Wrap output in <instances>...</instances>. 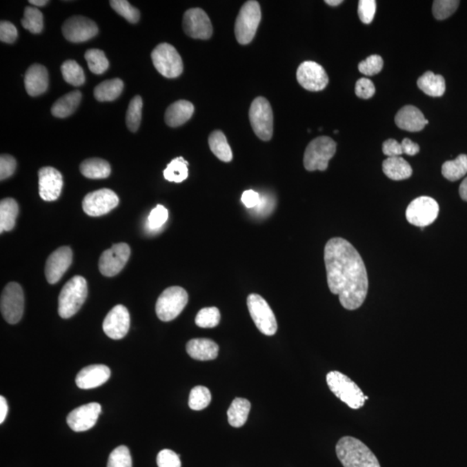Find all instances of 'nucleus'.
Segmentation results:
<instances>
[{
    "mask_svg": "<svg viewBox=\"0 0 467 467\" xmlns=\"http://www.w3.org/2000/svg\"><path fill=\"white\" fill-rule=\"evenodd\" d=\"M325 264L330 291L339 295L344 308L354 311L364 304L369 289L366 265L349 241L335 237L325 247Z\"/></svg>",
    "mask_w": 467,
    "mask_h": 467,
    "instance_id": "1",
    "label": "nucleus"
},
{
    "mask_svg": "<svg viewBox=\"0 0 467 467\" xmlns=\"http://www.w3.org/2000/svg\"><path fill=\"white\" fill-rule=\"evenodd\" d=\"M336 453L344 467H381L373 452L352 436H344L337 441Z\"/></svg>",
    "mask_w": 467,
    "mask_h": 467,
    "instance_id": "2",
    "label": "nucleus"
},
{
    "mask_svg": "<svg viewBox=\"0 0 467 467\" xmlns=\"http://www.w3.org/2000/svg\"><path fill=\"white\" fill-rule=\"evenodd\" d=\"M86 279L77 275L63 286L58 297V313L63 319H70L77 313L86 301Z\"/></svg>",
    "mask_w": 467,
    "mask_h": 467,
    "instance_id": "3",
    "label": "nucleus"
},
{
    "mask_svg": "<svg viewBox=\"0 0 467 467\" xmlns=\"http://www.w3.org/2000/svg\"><path fill=\"white\" fill-rule=\"evenodd\" d=\"M326 383L330 390L352 410H359L366 404V395L359 385L339 371H330Z\"/></svg>",
    "mask_w": 467,
    "mask_h": 467,
    "instance_id": "4",
    "label": "nucleus"
},
{
    "mask_svg": "<svg viewBox=\"0 0 467 467\" xmlns=\"http://www.w3.org/2000/svg\"><path fill=\"white\" fill-rule=\"evenodd\" d=\"M336 142L332 138L321 136L309 143L304 155V166L309 172L326 170L329 161L335 155Z\"/></svg>",
    "mask_w": 467,
    "mask_h": 467,
    "instance_id": "5",
    "label": "nucleus"
},
{
    "mask_svg": "<svg viewBox=\"0 0 467 467\" xmlns=\"http://www.w3.org/2000/svg\"><path fill=\"white\" fill-rule=\"evenodd\" d=\"M261 20V6L257 1H248L241 8L235 25L238 43L246 46L252 42Z\"/></svg>",
    "mask_w": 467,
    "mask_h": 467,
    "instance_id": "6",
    "label": "nucleus"
},
{
    "mask_svg": "<svg viewBox=\"0 0 467 467\" xmlns=\"http://www.w3.org/2000/svg\"><path fill=\"white\" fill-rule=\"evenodd\" d=\"M188 294L180 286H170L160 295L156 303V313L163 322L175 319L188 303Z\"/></svg>",
    "mask_w": 467,
    "mask_h": 467,
    "instance_id": "7",
    "label": "nucleus"
},
{
    "mask_svg": "<svg viewBox=\"0 0 467 467\" xmlns=\"http://www.w3.org/2000/svg\"><path fill=\"white\" fill-rule=\"evenodd\" d=\"M250 120L255 134L261 141H270L274 134V114L267 99L257 97L250 106Z\"/></svg>",
    "mask_w": 467,
    "mask_h": 467,
    "instance_id": "8",
    "label": "nucleus"
},
{
    "mask_svg": "<svg viewBox=\"0 0 467 467\" xmlns=\"http://www.w3.org/2000/svg\"><path fill=\"white\" fill-rule=\"evenodd\" d=\"M152 60L155 69L166 78L179 77L183 73L181 57L172 44L160 43L152 50Z\"/></svg>",
    "mask_w": 467,
    "mask_h": 467,
    "instance_id": "9",
    "label": "nucleus"
},
{
    "mask_svg": "<svg viewBox=\"0 0 467 467\" xmlns=\"http://www.w3.org/2000/svg\"><path fill=\"white\" fill-rule=\"evenodd\" d=\"M248 311L257 328L264 335L272 336L277 332L278 325L274 312L261 295L252 294L247 299Z\"/></svg>",
    "mask_w": 467,
    "mask_h": 467,
    "instance_id": "10",
    "label": "nucleus"
},
{
    "mask_svg": "<svg viewBox=\"0 0 467 467\" xmlns=\"http://www.w3.org/2000/svg\"><path fill=\"white\" fill-rule=\"evenodd\" d=\"M0 308L6 321L15 325L21 320L25 308V296L21 286L10 282L3 290Z\"/></svg>",
    "mask_w": 467,
    "mask_h": 467,
    "instance_id": "11",
    "label": "nucleus"
},
{
    "mask_svg": "<svg viewBox=\"0 0 467 467\" xmlns=\"http://www.w3.org/2000/svg\"><path fill=\"white\" fill-rule=\"evenodd\" d=\"M439 204L430 197H420L412 201L406 210V218L415 226L424 228L432 224L439 215Z\"/></svg>",
    "mask_w": 467,
    "mask_h": 467,
    "instance_id": "12",
    "label": "nucleus"
},
{
    "mask_svg": "<svg viewBox=\"0 0 467 467\" xmlns=\"http://www.w3.org/2000/svg\"><path fill=\"white\" fill-rule=\"evenodd\" d=\"M119 197L109 189L95 190L85 196L83 201L84 212L90 217H101L118 206Z\"/></svg>",
    "mask_w": 467,
    "mask_h": 467,
    "instance_id": "13",
    "label": "nucleus"
},
{
    "mask_svg": "<svg viewBox=\"0 0 467 467\" xmlns=\"http://www.w3.org/2000/svg\"><path fill=\"white\" fill-rule=\"evenodd\" d=\"M130 247L127 244H114L102 253L99 261V269L104 276L112 277L124 268L130 257Z\"/></svg>",
    "mask_w": 467,
    "mask_h": 467,
    "instance_id": "14",
    "label": "nucleus"
},
{
    "mask_svg": "<svg viewBox=\"0 0 467 467\" xmlns=\"http://www.w3.org/2000/svg\"><path fill=\"white\" fill-rule=\"evenodd\" d=\"M183 29L192 39H209L213 33L212 23L203 10L192 8L183 15Z\"/></svg>",
    "mask_w": 467,
    "mask_h": 467,
    "instance_id": "15",
    "label": "nucleus"
},
{
    "mask_svg": "<svg viewBox=\"0 0 467 467\" xmlns=\"http://www.w3.org/2000/svg\"><path fill=\"white\" fill-rule=\"evenodd\" d=\"M296 76L299 83L308 91H321L329 83V77L325 69L312 61L302 63L298 68Z\"/></svg>",
    "mask_w": 467,
    "mask_h": 467,
    "instance_id": "16",
    "label": "nucleus"
},
{
    "mask_svg": "<svg viewBox=\"0 0 467 467\" xmlns=\"http://www.w3.org/2000/svg\"><path fill=\"white\" fill-rule=\"evenodd\" d=\"M64 37L70 42L83 43L93 39L99 32L97 23L83 16L71 17L63 26Z\"/></svg>",
    "mask_w": 467,
    "mask_h": 467,
    "instance_id": "17",
    "label": "nucleus"
},
{
    "mask_svg": "<svg viewBox=\"0 0 467 467\" xmlns=\"http://www.w3.org/2000/svg\"><path fill=\"white\" fill-rule=\"evenodd\" d=\"M130 327V315L124 306L117 305L108 313L102 325L106 335L112 339H121Z\"/></svg>",
    "mask_w": 467,
    "mask_h": 467,
    "instance_id": "18",
    "label": "nucleus"
},
{
    "mask_svg": "<svg viewBox=\"0 0 467 467\" xmlns=\"http://www.w3.org/2000/svg\"><path fill=\"white\" fill-rule=\"evenodd\" d=\"M101 407L97 402L85 404L74 408L67 417V424L74 432L90 430L97 424Z\"/></svg>",
    "mask_w": 467,
    "mask_h": 467,
    "instance_id": "19",
    "label": "nucleus"
},
{
    "mask_svg": "<svg viewBox=\"0 0 467 467\" xmlns=\"http://www.w3.org/2000/svg\"><path fill=\"white\" fill-rule=\"evenodd\" d=\"M39 183L41 199L47 202L57 200L62 192V174L53 167H43L39 172Z\"/></svg>",
    "mask_w": 467,
    "mask_h": 467,
    "instance_id": "20",
    "label": "nucleus"
},
{
    "mask_svg": "<svg viewBox=\"0 0 467 467\" xmlns=\"http://www.w3.org/2000/svg\"><path fill=\"white\" fill-rule=\"evenodd\" d=\"M73 253L70 247H61L48 258L46 276L50 284H56L72 264Z\"/></svg>",
    "mask_w": 467,
    "mask_h": 467,
    "instance_id": "21",
    "label": "nucleus"
},
{
    "mask_svg": "<svg viewBox=\"0 0 467 467\" xmlns=\"http://www.w3.org/2000/svg\"><path fill=\"white\" fill-rule=\"evenodd\" d=\"M110 376L111 371L108 366L103 364H94L83 368L77 374L76 384L83 390H90L107 383Z\"/></svg>",
    "mask_w": 467,
    "mask_h": 467,
    "instance_id": "22",
    "label": "nucleus"
},
{
    "mask_svg": "<svg viewBox=\"0 0 467 467\" xmlns=\"http://www.w3.org/2000/svg\"><path fill=\"white\" fill-rule=\"evenodd\" d=\"M395 121L399 128L408 132L421 131L428 124L420 109L414 106L401 108L395 115Z\"/></svg>",
    "mask_w": 467,
    "mask_h": 467,
    "instance_id": "23",
    "label": "nucleus"
},
{
    "mask_svg": "<svg viewBox=\"0 0 467 467\" xmlns=\"http://www.w3.org/2000/svg\"><path fill=\"white\" fill-rule=\"evenodd\" d=\"M25 86L30 97L43 94L49 86V74L46 68L37 63L30 66L25 74Z\"/></svg>",
    "mask_w": 467,
    "mask_h": 467,
    "instance_id": "24",
    "label": "nucleus"
},
{
    "mask_svg": "<svg viewBox=\"0 0 467 467\" xmlns=\"http://www.w3.org/2000/svg\"><path fill=\"white\" fill-rule=\"evenodd\" d=\"M194 106L192 102L180 100L169 106L166 112L165 121L169 127H180L192 117Z\"/></svg>",
    "mask_w": 467,
    "mask_h": 467,
    "instance_id": "25",
    "label": "nucleus"
},
{
    "mask_svg": "<svg viewBox=\"0 0 467 467\" xmlns=\"http://www.w3.org/2000/svg\"><path fill=\"white\" fill-rule=\"evenodd\" d=\"M186 350L194 359L209 361L217 359L219 347L210 339H194L187 343Z\"/></svg>",
    "mask_w": 467,
    "mask_h": 467,
    "instance_id": "26",
    "label": "nucleus"
},
{
    "mask_svg": "<svg viewBox=\"0 0 467 467\" xmlns=\"http://www.w3.org/2000/svg\"><path fill=\"white\" fill-rule=\"evenodd\" d=\"M383 170L388 179L395 181L410 179L413 173L410 163L401 157H391L385 159Z\"/></svg>",
    "mask_w": 467,
    "mask_h": 467,
    "instance_id": "27",
    "label": "nucleus"
},
{
    "mask_svg": "<svg viewBox=\"0 0 467 467\" xmlns=\"http://www.w3.org/2000/svg\"><path fill=\"white\" fill-rule=\"evenodd\" d=\"M81 99L80 91L74 90L63 95L54 102L51 112L57 118H66L73 114L79 106Z\"/></svg>",
    "mask_w": 467,
    "mask_h": 467,
    "instance_id": "28",
    "label": "nucleus"
},
{
    "mask_svg": "<svg viewBox=\"0 0 467 467\" xmlns=\"http://www.w3.org/2000/svg\"><path fill=\"white\" fill-rule=\"evenodd\" d=\"M419 88L432 97H441L446 91V81L441 74L428 71L417 81Z\"/></svg>",
    "mask_w": 467,
    "mask_h": 467,
    "instance_id": "29",
    "label": "nucleus"
},
{
    "mask_svg": "<svg viewBox=\"0 0 467 467\" xmlns=\"http://www.w3.org/2000/svg\"><path fill=\"white\" fill-rule=\"evenodd\" d=\"M80 170L88 179H101L108 178L111 173V167L106 160L93 158L84 160L81 163Z\"/></svg>",
    "mask_w": 467,
    "mask_h": 467,
    "instance_id": "30",
    "label": "nucleus"
},
{
    "mask_svg": "<svg viewBox=\"0 0 467 467\" xmlns=\"http://www.w3.org/2000/svg\"><path fill=\"white\" fill-rule=\"evenodd\" d=\"M251 408L250 402L247 399L236 398L228 408V424L234 428H241L246 424Z\"/></svg>",
    "mask_w": 467,
    "mask_h": 467,
    "instance_id": "31",
    "label": "nucleus"
},
{
    "mask_svg": "<svg viewBox=\"0 0 467 467\" xmlns=\"http://www.w3.org/2000/svg\"><path fill=\"white\" fill-rule=\"evenodd\" d=\"M19 215V206L16 200L8 197L0 202V232L11 231L15 227Z\"/></svg>",
    "mask_w": 467,
    "mask_h": 467,
    "instance_id": "32",
    "label": "nucleus"
},
{
    "mask_svg": "<svg viewBox=\"0 0 467 467\" xmlns=\"http://www.w3.org/2000/svg\"><path fill=\"white\" fill-rule=\"evenodd\" d=\"M123 88V81L119 78L107 80L95 88L94 95L99 101H112L120 97Z\"/></svg>",
    "mask_w": 467,
    "mask_h": 467,
    "instance_id": "33",
    "label": "nucleus"
},
{
    "mask_svg": "<svg viewBox=\"0 0 467 467\" xmlns=\"http://www.w3.org/2000/svg\"><path fill=\"white\" fill-rule=\"evenodd\" d=\"M209 145L211 152L217 159L223 162H230L233 159V153H232L230 145H228L226 136L223 132L214 131L211 132L209 137Z\"/></svg>",
    "mask_w": 467,
    "mask_h": 467,
    "instance_id": "34",
    "label": "nucleus"
},
{
    "mask_svg": "<svg viewBox=\"0 0 467 467\" xmlns=\"http://www.w3.org/2000/svg\"><path fill=\"white\" fill-rule=\"evenodd\" d=\"M441 173L449 181L455 182L467 173V155H460L455 160L443 163Z\"/></svg>",
    "mask_w": 467,
    "mask_h": 467,
    "instance_id": "35",
    "label": "nucleus"
},
{
    "mask_svg": "<svg viewBox=\"0 0 467 467\" xmlns=\"http://www.w3.org/2000/svg\"><path fill=\"white\" fill-rule=\"evenodd\" d=\"M188 162L183 157L173 159L163 170V177L167 181L181 183L188 178Z\"/></svg>",
    "mask_w": 467,
    "mask_h": 467,
    "instance_id": "36",
    "label": "nucleus"
},
{
    "mask_svg": "<svg viewBox=\"0 0 467 467\" xmlns=\"http://www.w3.org/2000/svg\"><path fill=\"white\" fill-rule=\"evenodd\" d=\"M63 79L66 83L79 87L85 83V74L79 64L76 61L68 60L61 66Z\"/></svg>",
    "mask_w": 467,
    "mask_h": 467,
    "instance_id": "37",
    "label": "nucleus"
},
{
    "mask_svg": "<svg viewBox=\"0 0 467 467\" xmlns=\"http://www.w3.org/2000/svg\"><path fill=\"white\" fill-rule=\"evenodd\" d=\"M85 59H86L88 68L91 72L97 74H103L108 70L109 62L106 57L103 51L97 49H91L85 53Z\"/></svg>",
    "mask_w": 467,
    "mask_h": 467,
    "instance_id": "38",
    "label": "nucleus"
},
{
    "mask_svg": "<svg viewBox=\"0 0 467 467\" xmlns=\"http://www.w3.org/2000/svg\"><path fill=\"white\" fill-rule=\"evenodd\" d=\"M142 108L143 101L139 95L132 99L126 115V122L129 130L132 132L138 130L141 122Z\"/></svg>",
    "mask_w": 467,
    "mask_h": 467,
    "instance_id": "39",
    "label": "nucleus"
},
{
    "mask_svg": "<svg viewBox=\"0 0 467 467\" xmlns=\"http://www.w3.org/2000/svg\"><path fill=\"white\" fill-rule=\"evenodd\" d=\"M23 28L28 30L30 32L37 34L42 32L43 29V16L39 9L26 8L23 18L21 20Z\"/></svg>",
    "mask_w": 467,
    "mask_h": 467,
    "instance_id": "40",
    "label": "nucleus"
},
{
    "mask_svg": "<svg viewBox=\"0 0 467 467\" xmlns=\"http://www.w3.org/2000/svg\"><path fill=\"white\" fill-rule=\"evenodd\" d=\"M211 394L209 388L203 386L194 387L190 391L189 407L192 410H203L210 405Z\"/></svg>",
    "mask_w": 467,
    "mask_h": 467,
    "instance_id": "41",
    "label": "nucleus"
},
{
    "mask_svg": "<svg viewBox=\"0 0 467 467\" xmlns=\"http://www.w3.org/2000/svg\"><path fill=\"white\" fill-rule=\"evenodd\" d=\"M221 315L217 308H206L201 309L196 317L195 322L201 328H213L219 325Z\"/></svg>",
    "mask_w": 467,
    "mask_h": 467,
    "instance_id": "42",
    "label": "nucleus"
},
{
    "mask_svg": "<svg viewBox=\"0 0 467 467\" xmlns=\"http://www.w3.org/2000/svg\"><path fill=\"white\" fill-rule=\"evenodd\" d=\"M110 6L118 14L123 17L129 23H136L141 18L139 10L132 6L130 3L126 0H112Z\"/></svg>",
    "mask_w": 467,
    "mask_h": 467,
    "instance_id": "43",
    "label": "nucleus"
},
{
    "mask_svg": "<svg viewBox=\"0 0 467 467\" xmlns=\"http://www.w3.org/2000/svg\"><path fill=\"white\" fill-rule=\"evenodd\" d=\"M456 0H436L433 4V14L438 20H444L452 16L459 6Z\"/></svg>",
    "mask_w": 467,
    "mask_h": 467,
    "instance_id": "44",
    "label": "nucleus"
},
{
    "mask_svg": "<svg viewBox=\"0 0 467 467\" xmlns=\"http://www.w3.org/2000/svg\"><path fill=\"white\" fill-rule=\"evenodd\" d=\"M107 467H132V457L127 446H120L112 450Z\"/></svg>",
    "mask_w": 467,
    "mask_h": 467,
    "instance_id": "45",
    "label": "nucleus"
},
{
    "mask_svg": "<svg viewBox=\"0 0 467 467\" xmlns=\"http://www.w3.org/2000/svg\"><path fill=\"white\" fill-rule=\"evenodd\" d=\"M383 58L378 56V54H372V56L367 57L366 60L359 64L360 72L368 77H372L375 74L380 73V71L383 70Z\"/></svg>",
    "mask_w": 467,
    "mask_h": 467,
    "instance_id": "46",
    "label": "nucleus"
},
{
    "mask_svg": "<svg viewBox=\"0 0 467 467\" xmlns=\"http://www.w3.org/2000/svg\"><path fill=\"white\" fill-rule=\"evenodd\" d=\"M169 213L166 207L163 206H157L150 213L148 223L149 228L156 230L161 228L168 219Z\"/></svg>",
    "mask_w": 467,
    "mask_h": 467,
    "instance_id": "47",
    "label": "nucleus"
},
{
    "mask_svg": "<svg viewBox=\"0 0 467 467\" xmlns=\"http://www.w3.org/2000/svg\"><path fill=\"white\" fill-rule=\"evenodd\" d=\"M377 10L375 0H360L359 3V16L361 21L369 25L373 21Z\"/></svg>",
    "mask_w": 467,
    "mask_h": 467,
    "instance_id": "48",
    "label": "nucleus"
},
{
    "mask_svg": "<svg viewBox=\"0 0 467 467\" xmlns=\"http://www.w3.org/2000/svg\"><path fill=\"white\" fill-rule=\"evenodd\" d=\"M179 456L170 449H163L157 457L159 467H181Z\"/></svg>",
    "mask_w": 467,
    "mask_h": 467,
    "instance_id": "49",
    "label": "nucleus"
},
{
    "mask_svg": "<svg viewBox=\"0 0 467 467\" xmlns=\"http://www.w3.org/2000/svg\"><path fill=\"white\" fill-rule=\"evenodd\" d=\"M17 167L16 159L12 156L3 155L0 157V179L5 180L12 176Z\"/></svg>",
    "mask_w": 467,
    "mask_h": 467,
    "instance_id": "50",
    "label": "nucleus"
},
{
    "mask_svg": "<svg viewBox=\"0 0 467 467\" xmlns=\"http://www.w3.org/2000/svg\"><path fill=\"white\" fill-rule=\"evenodd\" d=\"M355 92L357 97L368 100V99L373 97L376 88H375V85L371 80L367 79V78H361L357 81Z\"/></svg>",
    "mask_w": 467,
    "mask_h": 467,
    "instance_id": "51",
    "label": "nucleus"
},
{
    "mask_svg": "<svg viewBox=\"0 0 467 467\" xmlns=\"http://www.w3.org/2000/svg\"><path fill=\"white\" fill-rule=\"evenodd\" d=\"M18 37V30L13 23L8 21H1L0 23V40L3 43H13Z\"/></svg>",
    "mask_w": 467,
    "mask_h": 467,
    "instance_id": "52",
    "label": "nucleus"
},
{
    "mask_svg": "<svg viewBox=\"0 0 467 467\" xmlns=\"http://www.w3.org/2000/svg\"><path fill=\"white\" fill-rule=\"evenodd\" d=\"M383 152L388 158H391V157H401V155H404L401 143L393 139L384 141L383 144Z\"/></svg>",
    "mask_w": 467,
    "mask_h": 467,
    "instance_id": "53",
    "label": "nucleus"
},
{
    "mask_svg": "<svg viewBox=\"0 0 467 467\" xmlns=\"http://www.w3.org/2000/svg\"><path fill=\"white\" fill-rule=\"evenodd\" d=\"M261 195L253 190H245L241 196V202L248 209H254L260 203Z\"/></svg>",
    "mask_w": 467,
    "mask_h": 467,
    "instance_id": "54",
    "label": "nucleus"
},
{
    "mask_svg": "<svg viewBox=\"0 0 467 467\" xmlns=\"http://www.w3.org/2000/svg\"><path fill=\"white\" fill-rule=\"evenodd\" d=\"M402 152L408 156L417 155L420 152V146L410 139L405 138L401 143Z\"/></svg>",
    "mask_w": 467,
    "mask_h": 467,
    "instance_id": "55",
    "label": "nucleus"
},
{
    "mask_svg": "<svg viewBox=\"0 0 467 467\" xmlns=\"http://www.w3.org/2000/svg\"><path fill=\"white\" fill-rule=\"evenodd\" d=\"M255 208L257 211H270L274 208V197L269 195H261L260 203Z\"/></svg>",
    "mask_w": 467,
    "mask_h": 467,
    "instance_id": "56",
    "label": "nucleus"
},
{
    "mask_svg": "<svg viewBox=\"0 0 467 467\" xmlns=\"http://www.w3.org/2000/svg\"><path fill=\"white\" fill-rule=\"evenodd\" d=\"M9 407L6 399L1 395L0 397V424H4L6 417H8Z\"/></svg>",
    "mask_w": 467,
    "mask_h": 467,
    "instance_id": "57",
    "label": "nucleus"
},
{
    "mask_svg": "<svg viewBox=\"0 0 467 467\" xmlns=\"http://www.w3.org/2000/svg\"><path fill=\"white\" fill-rule=\"evenodd\" d=\"M459 195L464 201L467 202V178L463 180L459 186Z\"/></svg>",
    "mask_w": 467,
    "mask_h": 467,
    "instance_id": "58",
    "label": "nucleus"
},
{
    "mask_svg": "<svg viewBox=\"0 0 467 467\" xmlns=\"http://www.w3.org/2000/svg\"><path fill=\"white\" fill-rule=\"evenodd\" d=\"M30 4L35 6H44L49 3L47 0H30Z\"/></svg>",
    "mask_w": 467,
    "mask_h": 467,
    "instance_id": "59",
    "label": "nucleus"
},
{
    "mask_svg": "<svg viewBox=\"0 0 467 467\" xmlns=\"http://www.w3.org/2000/svg\"><path fill=\"white\" fill-rule=\"evenodd\" d=\"M325 2L330 6H337L343 3L342 0H326Z\"/></svg>",
    "mask_w": 467,
    "mask_h": 467,
    "instance_id": "60",
    "label": "nucleus"
},
{
    "mask_svg": "<svg viewBox=\"0 0 467 467\" xmlns=\"http://www.w3.org/2000/svg\"><path fill=\"white\" fill-rule=\"evenodd\" d=\"M368 399H369V397H368L367 395H366V400H368Z\"/></svg>",
    "mask_w": 467,
    "mask_h": 467,
    "instance_id": "61",
    "label": "nucleus"
},
{
    "mask_svg": "<svg viewBox=\"0 0 467 467\" xmlns=\"http://www.w3.org/2000/svg\"><path fill=\"white\" fill-rule=\"evenodd\" d=\"M334 132H335V134H337V132H339V131L336 130V131H334Z\"/></svg>",
    "mask_w": 467,
    "mask_h": 467,
    "instance_id": "62",
    "label": "nucleus"
}]
</instances>
